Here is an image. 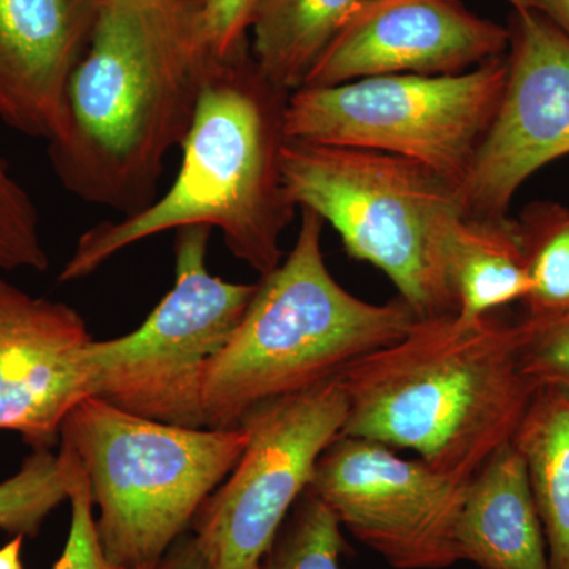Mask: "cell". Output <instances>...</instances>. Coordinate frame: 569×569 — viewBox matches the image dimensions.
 <instances>
[{"instance_id":"cell-1","label":"cell","mask_w":569,"mask_h":569,"mask_svg":"<svg viewBox=\"0 0 569 569\" xmlns=\"http://www.w3.org/2000/svg\"><path fill=\"white\" fill-rule=\"evenodd\" d=\"M194 2L100 0L48 141L56 178L84 203L127 217L156 201L209 66L194 48Z\"/></svg>"},{"instance_id":"cell-2","label":"cell","mask_w":569,"mask_h":569,"mask_svg":"<svg viewBox=\"0 0 569 569\" xmlns=\"http://www.w3.org/2000/svg\"><path fill=\"white\" fill-rule=\"evenodd\" d=\"M288 96L258 69L250 48L209 63L170 189L140 212L86 230L59 282L86 279L122 250L187 227L217 228L238 260L260 277L274 271L298 211L280 167Z\"/></svg>"},{"instance_id":"cell-3","label":"cell","mask_w":569,"mask_h":569,"mask_svg":"<svg viewBox=\"0 0 569 569\" xmlns=\"http://www.w3.org/2000/svg\"><path fill=\"white\" fill-rule=\"evenodd\" d=\"M523 339V320H418L337 377L348 402L340 436L408 449L470 481L512 440L537 391L520 367Z\"/></svg>"},{"instance_id":"cell-4","label":"cell","mask_w":569,"mask_h":569,"mask_svg":"<svg viewBox=\"0 0 569 569\" xmlns=\"http://www.w3.org/2000/svg\"><path fill=\"white\" fill-rule=\"evenodd\" d=\"M301 212L293 249L261 276L241 323L209 367V429L239 427L261 403L335 380L418 321L400 298L373 305L337 282L321 249L325 220L309 209Z\"/></svg>"},{"instance_id":"cell-5","label":"cell","mask_w":569,"mask_h":569,"mask_svg":"<svg viewBox=\"0 0 569 569\" xmlns=\"http://www.w3.org/2000/svg\"><path fill=\"white\" fill-rule=\"evenodd\" d=\"M59 441L88 479L108 561L156 569L241 459L249 432L167 425L86 397L67 415Z\"/></svg>"},{"instance_id":"cell-6","label":"cell","mask_w":569,"mask_h":569,"mask_svg":"<svg viewBox=\"0 0 569 569\" xmlns=\"http://www.w3.org/2000/svg\"><path fill=\"white\" fill-rule=\"evenodd\" d=\"M282 179L296 209L318 213L351 258L376 266L418 320L455 317L445 236L462 212L459 186L403 157L284 141Z\"/></svg>"},{"instance_id":"cell-7","label":"cell","mask_w":569,"mask_h":569,"mask_svg":"<svg viewBox=\"0 0 569 569\" xmlns=\"http://www.w3.org/2000/svg\"><path fill=\"white\" fill-rule=\"evenodd\" d=\"M211 233L208 227L176 231L173 288L134 331L86 346L81 362L88 397L153 421L204 427L209 367L257 288L209 272Z\"/></svg>"},{"instance_id":"cell-8","label":"cell","mask_w":569,"mask_h":569,"mask_svg":"<svg viewBox=\"0 0 569 569\" xmlns=\"http://www.w3.org/2000/svg\"><path fill=\"white\" fill-rule=\"evenodd\" d=\"M508 58L458 74H385L302 86L288 96L287 140L347 146L413 160L460 187L493 121Z\"/></svg>"},{"instance_id":"cell-9","label":"cell","mask_w":569,"mask_h":569,"mask_svg":"<svg viewBox=\"0 0 569 569\" xmlns=\"http://www.w3.org/2000/svg\"><path fill=\"white\" fill-rule=\"evenodd\" d=\"M347 413L346 391L335 378L246 415L239 426L249 443L190 527L212 569L258 568L309 490L318 459L342 433Z\"/></svg>"},{"instance_id":"cell-10","label":"cell","mask_w":569,"mask_h":569,"mask_svg":"<svg viewBox=\"0 0 569 569\" xmlns=\"http://www.w3.org/2000/svg\"><path fill=\"white\" fill-rule=\"evenodd\" d=\"M467 486L419 458L339 436L318 459L309 490L389 567L445 569L459 561L456 526Z\"/></svg>"},{"instance_id":"cell-11","label":"cell","mask_w":569,"mask_h":569,"mask_svg":"<svg viewBox=\"0 0 569 569\" xmlns=\"http://www.w3.org/2000/svg\"><path fill=\"white\" fill-rule=\"evenodd\" d=\"M508 78L459 194L471 219H507L522 183L569 153V37L538 10H515Z\"/></svg>"},{"instance_id":"cell-12","label":"cell","mask_w":569,"mask_h":569,"mask_svg":"<svg viewBox=\"0 0 569 569\" xmlns=\"http://www.w3.org/2000/svg\"><path fill=\"white\" fill-rule=\"evenodd\" d=\"M508 50L509 29L468 10L462 0H362L302 86L326 88L385 74H458Z\"/></svg>"},{"instance_id":"cell-13","label":"cell","mask_w":569,"mask_h":569,"mask_svg":"<svg viewBox=\"0 0 569 569\" xmlns=\"http://www.w3.org/2000/svg\"><path fill=\"white\" fill-rule=\"evenodd\" d=\"M91 340L73 307L0 279V430L33 449L54 447L67 415L88 397L81 358Z\"/></svg>"},{"instance_id":"cell-14","label":"cell","mask_w":569,"mask_h":569,"mask_svg":"<svg viewBox=\"0 0 569 569\" xmlns=\"http://www.w3.org/2000/svg\"><path fill=\"white\" fill-rule=\"evenodd\" d=\"M99 2L0 0V121L31 138L54 137Z\"/></svg>"},{"instance_id":"cell-15","label":"cell","mask_w":569,"mask_h":569,"mask_svg":"<svg viewBox=\"0 0 569 569\" xmlns=\"http://www.w3.org/2000/svg\"><path fill=\"white\" fill-rule=\"evenodd\" d=\"M456 552L479 569H552L526 463L512 441L468 481Z\"/></svg>"},{"instance_id":"cell-16","label":"cell","mask_w":569,"mask_h":569,"mask_svg":"<svg viewBox=\"0 0 569 569\" xmlns=\"http://www.w3.org/2000/svg\"><path fill=\"white\" fill-rule=\"evenodd\" d=\"M443 257L459 323H478L530 293L526 241L519 222L509 217L471 219L459 213L445 236Z\"/></svg>"},{"instance_id":"cell-17","label":"cell","mask_w":569,"mask_h":569,"mask_svg":"<svg viewBox=\"0 0 569 569\" xmlns=\"http://www.w3.org/2000/svg\"><path fill=\"white\" fill-rule=\"evenodd\" d=\"M511 441L526 463L550 567L569 569V388H538Z\"/></svg>"},{"instance_id":"cell-18","label":"cell","mask_w":569,"mask_h":569,"mask_svg":"<svg viewBox=\"0 0 569 569\" xmlns=\"http://www.w3.org/2000/svg\"><path fill=\"white\" fill-rule=\"evenodd\" d=\"M362 0H264L250 52L258 69L284 91L305 84L321 52Z\"/></svg>"},{"instance_id":"cell-19","label":"cell","mask_w":569,"mask_h":569,"mask_svg":"<svg viewBox=\"0 0 569 569\" xmlns=\"http://www.w3.org/2000/svg\"><path fill=\"white\" fill-rule=\"evenodd\" d=\"M519 224L529 253V317L565 312L569 309V211L541 206Z\"/></svg>"},{"instance_id":"cell-20","label":"cell","mask_w":569,"mask_h":569,"mask_svg":"<svg viewBox=\"0 0 569 569\" xmlns=\"http://www.w3.org/2000/svg\"><path fill=\"white\" fill-rule=\"evenodd\" d=\"M70 497V463L66 452L33 449L14 477L0 482V530L33 538L44 519Z\"/></svg>"},{"instance_id":"cell-21","label":"cell","mask_w":569,"mask_h":569,"mask_svg":"<svg viewBox=\"0 0 569 569\" xmlns=\"http://www.w3.org/2000/svg\"><path fill=\"white\" fill-rule=\"evenodd\" d=\"M342 527L310 490L299 498L257 569H343Z\"/></svg>"},{"instance_id":"cell-22","label":"cell","mask_w":569,"mask_h":569,"mask_svg":"<svg viewBox=\"0 0 569 569\" xmlns=\"http://www.w3.org/2000/svg\"><path fill=\"white\" fill-rule=\"evenodd\" d=\"M48 268L39 211L0 153V269L44 272Z\"/></svg>"},{"instance_id":"cell-23","label":"cell","mask_w":569,"mask_h":569,"mask_svg":"<svg viewBox=\"0 0 569 569\" xmlns=\"http://www.w3.org/2000/svg\"><path fill=\"white\" fill-rule=\"evenodd\" d=\"M264 0H197L193 41L206 63L224 62L250 48V32Z\"/></svg>"},{"instance_id":"cell-24","label":"cell","mask_w":569,"mask_h":569,"mask_svg":"<svg viewBox=\"0 0 569 569\" xmlns=\"http://www.w3.org/2000/svg\"><path fill=\"white\" fill-rule=\"evenodd\" d=\"M520 367L535 389L569 388V309L557 316L527 317Z\"/></svg>"},{"instance_id":"cell-25","label":"cell","mask_w":569,"mask_h":569,"mask_svg":"<svg viewBox=\"0 0 569 569\" xmlns=\"http://www.w3.org/2000/svg\"><path fill=\"white\" fill-rule=\"evenodd\" d=\"M61 449L70 463L71 520L66 548L52 569H119L104 557L97 537L91 490L84 471L70 449Z\"/></svg>"},{"instance_id":"cell-26","label":"cell","mask_w":569,"mask_h":569,"mask_svg":"<svg viewBox=\"0 0 569 569\" xmlns=\"http://www.w3.org/2000/svg\"><path fill=\"white\" fill-rule=\"evenodd\" d=\"M156 569H212L192 531L183 533Z\"/></svg>"},{"instance_id":"cell-27","label":"cell","mask_w":569,"mask_h":569,"mask_svg":"<svg viewBox=\"0 0 569 569\" xmlns=\"http://www.w3.org/2000/svg\"><path fill=\"white\" fill-rule=\"evenodd\" d=\"M535 10L545 14L565 36L569 37V0H531Z\"/></svg>"},{"instance_id":"cell-28","label":"cell","mask_w":569,"mask_h":569,"mask_svg":"<svg viewBox=\"0 0 569 569\" xmlns=\"http://www.w3.org/2000/svg\"><path fill=\"white\" fill-rule=\"evenodd\" d=\"M22 539L24 538L14 537L0 549V569H24L21 560Z\"/></svg>"},{"instance_id":"cell-29","label":"cell","mask_w":569,"mask_h":569,"mask_svg":"<svg viewBox=\"0 0 569 569\" xmlns=\"http://www.w3.org/2000/svg\"><path fill=\"white\" fill-rule=\"evenodd\" d=\"M507 2L511 3L512 9L515 10H530L535 9L531 0H507Z\"/></svg>"}]
</instances>
